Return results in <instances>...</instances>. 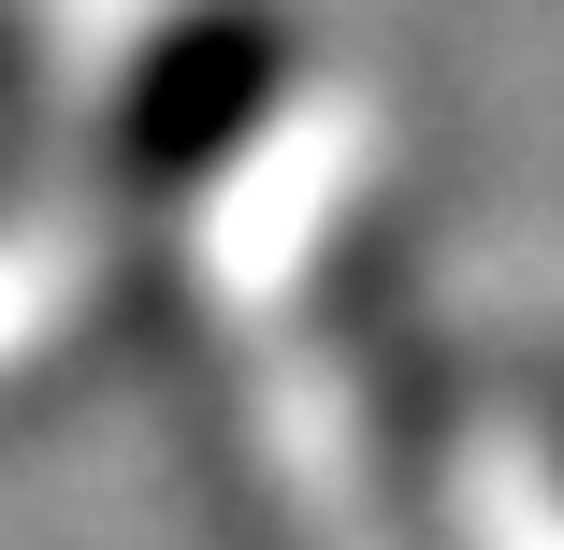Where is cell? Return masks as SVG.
I'll use <instances>...</instances> for the list:
<instances>
[{"instance_id": "cell-1", "label": "cell", "mask_w": 564, "mask_h": 550, "mask_svg": "<svg viewBox=\"0 0 564 550\" xmlns=\"http://www.w3.org/2000/svg\"><path fill=\"white\" fill-rule=\"evenodd\" d=\"M275 73V30H188L174 58H160V87H145V131H131V160H188V145H217V87H261Z\"/></svg>"}, {"instance_id": "cell-2", "label": "cell", "mask_w": 564, "mask_h": 550, "mask_svg": "<svg viewBox=\"0 0 564 550\" xmlns=\"http://www.w3.org/2000/svg\"><path fill=\"white\" fill-rule=\"evenodd\" d=\"M0 87H15V30H0Z\"/></svg>"}]
</instances>
